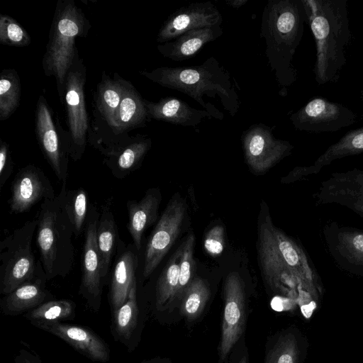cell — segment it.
Returning <instances> with one entry per match:
<instances>
[{
	"mask_svg": "<svg viewBox=\"0 0 363 363\" xmlns=\"http://www.w3.org/2000/svg\"><path fill=\"white\" fill-rule=\"evenodd\" d=\"M182 244L170 257L160 273L155 287L152 303L153 312L157 315L171 311L180 301L179 264Z\"/></svg>",
	"mask_w": 363,
	"mask_h": 363,
	"instance_id": "28",
	"label": "cell"
},
{
	"mask_svg": "<svg viewBox=\"0 0 363 363\" xmlns=\"http://www.w3.org/2000/svg\"><path fill=\"white\" fill-rule=\"evenodd\" d=\"M209 297L210 289L206 281L195 277L180 299L181 314L188 321L195 320L203 313Z\"/></svg>",
	"mask_w": 363,
	"mask_h": 363,
	"instance_id": "33",
	"label": "cell"
},
{
	"mask_svg": "<svg viewBox=\"0 0 363 363\" xmlns=\"http://www.w3.org/2000/svg\"><path fill=\"white\" fill-rule=\"evenodd\" d=\"M232 363H248V354L247 351H245L242 354L238 357H233Z\"/></svg>",
	"mask_w": 363,
	"mask_h": 363,
	"instance_id": "43",
	"label": "cell"
},
{
	"mask_svg": "<svg viewBox=\"0 0 363 363\" xmlns=\"http://www.w3.org/2000/svg\"><path fill=\"white\" fill-rule=\"evenodd\" d=\"M36 276L23 283L0 300V309L5 315L24 314L40 304L54 298L46 286L48 281L42 264L38 261Z\"/></svg>",
	"mask_w": 363,
	"mask_h": 363,
	"instance_id": "22",
	"label": "cell"
},
{
	"mask_svg": "<svg viewBox=\"0 0 363 363\" xmlns=\"http://www.w3.org/2000/svg\"><path fill=\"white\" fill-rule=\"evenodd\" d=\"M143 318L138 300L136 282L125 303L111 314L112 337L116 342L125 347L128 352H133L140 342Z\"/></svg>",
	"mask_w": 363,
	"mask_h": 363,
	"instance_id": "21",
	"label": "cell"
},
{
	"mask_svg": "<svg viewBox=\"0 0 363 363\" xmlns=\"http://www.w3.org/2000/svg\"><path fill=\"white\" fill-rule=\"evenodd\" d=\"M151 146L150 137L137 134L118 153L104 157L103 163L114 177L123 179L140 167Z\"/></svg>",
	"mask_w": 363,
	"mask_h": 363,
	"instance_id": "30",
	"label": "cell"
},
{
	"mask_svg": "<svg viewBox=\"0 0 363 363\" xmlns=\"http://www.w3.org/2000/svg\"><path fill=\"white\" fill-rule=\"evenodd\" d=\"M301 1L315 43V80L318 85L337 82L352 40L347 0Z\"/></svg>",
	"mask_w": 363,
	"mask_h": 363,
	"instance_id": "3",
	"label": "cell"
},
{
	"mask_svg": "<svg viewBox=\"0 0 363 363\" xmlns=\"http://www.w3.org/2000/svg\"><path fill=\"white\" fill-rule=\"evenodd\" d=\"M138 363H167V362L164 359L156 357V358H152L150 359H146V360L142 361Z\"/></svg>",
	"mask_w": 363,
	"mask_h": 363,
	"instance_id": "44",
	"label": "cell"
},
{
	"mask_svg": "<svg viewBox=\"0 0 363 363\" xmlns=\"http://www.w3.org/2000/svg\"><path fill=\"white\" fill-rule=\"evenodd\" d=\"M248 0H226L225 3L230 7L238 9L244 6Z\"/></svg>",
	"mask_w": 363,
	"mask_h": 363,
	"instance_id": "42",
	"label": "cell"
},
{
	"mask_svg": "<svg viewBox=\"0 0 363 363\" xmlns=\"http://www.w3.org/2000/svg\"><path fill=\"white\" fill-rule=\"evenodd\" d=\"M295 129L312 133L336 132L358 121L357 115L342 104L315 97L289 118Z\"/></svg>",
	"mask_w": 363,
	"mask_h": 363,
	"instance_id": "11",
	"label": "cell"
},
{
	"mask_svg": "<svg viewBox=\"0 0 363 363\" xmlns=\"http://www.w3.org/2000/svg\"><path fill=\"white\" fill-rule=\"evenodd\" d=\"M126 82L118 73L111 77L104 71L94 94L93 115L107 123L112 130Z\"/></svg>",
	"mask_w": 363,
	"mask_h": 363,
	"instance_id": "27",
	"label": "cell"
},
{
	"mask_svg": "<svg viewBox=\"0 0 363 363\" xmlns=\"http://www.w3.org/2000/svg\"><path fill=\"white\" fill-rule=\"evenodd\" d=\"M87 203V194L84 188L67 189L65 206L76 237L85 228L89 211Z\"/></svg>",
	"mask_w": 363,
	"mask_h": 363,
	"instance_id": "36",
	"label": "cell"
},
{
	"mask_svg": "<svg viewBox=\"0 0 363 363\" xmlns=\"http://www.w3.org/2000/svg\"><path fill=\"white\" fill-rule=\"evenodd\" d=\"M55 196L44 172L34 164H28L18 170L12 182L9 208L13 213H25L40 201Z\"/></svg>",
	"mask_w": 363,
	"mask_h": 363,
	"instance_id": "17",
	"label": "cell"
},
{
	"mask_svg": "<svg viewBox=\"0 0 363 363\" xmlns=\"http://www.w3.org/2000/svg\"><path fill=\"white\" fill-rule=\"evenodd\" d=\"M14 363H43V362L35 352L21 347L14 357Z\"/></svg>",
	"mask_w": 363,
	"mask_h": 363,
	"instance_id": "41",
	"label": "cell"
},
{
	"mask_svg": "<svg viewBox=\"0 0 363 363\" xmlns=\"http://www.w3.org/2000/svg\"><path fill=\"white\" fill-rule=\"evenodd\" d=\"M86 67L77 50L67 72L62 104L66 113L69 157L77 162L86 150L88 143L89 120L85 101Z\"/></svg>",
	"mask_w": 363,
	"mask_h": 363,
	"instance_id": "8",
	"label": "cell"
},
{
	"mask_svg": "<svg viewBox=\"0 0 363 363\" xmlns=\"http://www.w3.org/2000/svg\"><path fill=\"white\" fill-rule=\"evenodd\" d=\"M13 170V162L9 144L1 139L0 143V190L10 178Z\"/></svg>",
	"mask_w": 363,
	"mask_h": 363,
	"instance_id": "40",
	"label": "cell"
},
{
	"mask_svg": "<svg viewBox=\"0 0 363 363\" xmlns=\"http://www.w3.org/2000/svg\"><path fill=\"white\" fill-rule=\"evenodd\" d=\"M31 324L60 338L94 362L106 363L110 360L108 345L89 328L63 322H33Z\"/></svg>",
	"mask_w": 363,
	"mask_h": 363,
	"instance_id": "19",
	"label": "cell"
},
{
	"mask_svg": "<svg viewBox=\"0 0 363 363\" xmlns=\"http://www.w3.org/2000/svg\"><path fill=\"white\" fill-rule=\"evenodd\" d=\"M35 133L41 152L57 179L66 183L69 176L68 135L43 95L36 102Z\"/></svg>",
	"mask_w": 363,
	"mask_h": 363,
	"instance_id": "9",
	"label": "cell"
},
{
	"mask_svg": "<svg viewBox=\"0 0 363 363\" xmlns=\"http://www.w3.org/2000/svg\"><path fill=\"white\" fill-rule=\"evenodd\" d=\"M257 255L264 279L284 295L305 294L318 299L322 284L303 248L276 227L268 206L262 203L258 218Z\"/></svg>",
	"mask_w": 363,
	"mask_h": 363,
	"instance_id": "1",
	"label": "cell"
},
{
	"mask_svg": "<svg viewBox=\"0 0 363 363\" xmlns=\"http://www.w3.org/2000/svg\"><path fill=\"white\" fill-rule=\"evenodd\" d=\"M223 33V28L219 25L194 29L173 40L159 44L157 49L163 57L182 62L193 57L204 45L214 41Z\"/></svg>",
	"mask_w": 363,
	"mask_h": 363,
	"instance_id": "25",
	"label": "cell"
},
{
	"mask_svg": "<svg viewBox=\"0 0 363 363\" xmlns=\"http://www.w3.org/2000/svg\"><path fill=\"white\" fill-rule=\"evenodd\" d=\"M21 82L14 69H4L0 76V120L14 113L20 104Z\"/></svg>",
	"mask_w": 363,
	"mask_h": 363,
	"instance_id": "34",
	"label": "cell"
},
{
	"mask_svg": "<svg viewBox=\"0 0 363 363\" xmlns=\"http://www.w3.org/2000/svg\"><path fill=\"white\" fill-rule=\"evenodd\" d=\"M306 15L301 0H269L262 15L260 36L271 71L283 88L293 85V59L302 40Z\"/></svg>",
	"mask_w": 363,
	"mask_h": 363,
	"instance_id": "4",
	"label": "cell"
},
{
	"mask_svg": "<svg viewBox=\"0 0 363 363\" xmlns=\"http://www.w3.org/2000/svg\"><path fill=\"white\" fill-rule=\"evenodd\" d=\"M300 347L294 333H281L267 347L264 363H299Z\"/></svg>",
	"mask_w": 363,
	"mask_h": 363,
	"instance_id": "35",
	"label": "cell"
},
{
	"mask_svg": "<svg viewBox=\"0 0 363 363\" xmlns=\"http://www.w3.org/2000/svg\"><path fill=\"white\" fill-rule=\"evenodd\" d=\"M222 22L221 13L211 1L191 3L168 16L160 28L156 41L160 44L164 43L187 31L220 26Z\"/></svg>",
	"mask_w": 363,
	"mask_h": 363,
	"instance_id": "18",
	"label": "cell"
},
{
	"mask_svg": "<svg viewBox=\"0 0 363 363\" xmlns=\"http://www.w3.org/2000/svg\"><path fill=\"white\" fill-rule=\"evenodd\" d=\"M182 244V255L179 264V298L196 277V262L194 258L195 235L192 232L188 233Z\"/></svg>",
	"mask_w": 363,
	"mask_h": 363,
	"instance_id": "37",
	"label": "cell"
},
{
	"mask_svg": "<svg viewBox=\"0 0 363 363\" xmlns=\"http://www.w3.org/2000/svg\"><path fill=\"white\" fill-rule=\"evenodd\" d=\"M140 74L166 88L184 93L198 102L213 118H224V114L203 97L218 99L223 108L235 116L240 108L238 83L231 74L214 57L202 64L185 67H160Z\"/></svg>",
	"mask_w": 363,
	"mask_h": 363,
	"instance_id": "2",
	"label": "cell"
},
{
	"mask_svg": "<svg viewBox=\"0 0 363 363\" xmlns=\"http://www.w3.org/2000/svg\"><path fill=\"white\" fill-rule=\"evenodd\" d=\"M245 160L255 174H265L294 149L289 141L277 139L263 123L250 125L242 135Z\"/></svg>",
	"mask_w": 363,
	"mask_h": 363,
	"instance_id": "13",
	"label": "cell"
},
{
	"mask_svg": "<svg viewBox=\"0 0 363 363\" xmlns=\"http://www.w3.org/2000/svg\"><path fill=\"white\" fill-rule=\"evenodd\" d=\"M67 182L55 198L44 200L36 216V243L46 279L65 277L72 269L74 228L68 215L65 198Z\"/></svg>",
	"mask_w": 363,
	"mask_h": 363,
	"instance_id": "5",
	"label": "cell"
},
{
	"mask_svg": "<svg viewBox=\"0 0 363 363\" xmlns=\"http://www.w3.org/2000/svg\"><path fill=\"white\" fill-rule=\"evenodd\" d=\"M161 201L160 189L150 188L140 201L129 200L126 203L128 215L127 228L138 252L141 249L145 230L157 219Z\"/></svg>",
	"mask_w": 363,
	"mask_h": 363,
	"instance_id": "26",
	"label": "cell"
},
{
	"mask_svg": "<svg viewBox=\"0 0 363 363\" xmlns=\"http://www.w3.org/2000/svg\"><path fill=\"white\" fill-rule=\"evenodd\" d=\"M37 225L36 217L27 220L1 241V294H9L36 276L38 264L31 244Z\"/></svg>",
	"mask_w": 363,
	"mask_h": 363,
	"instance_id": "7",
	"label": "cell"
},
{
	"mask_svg": "<svg viewBox=\"0 0 363 363\" xmlns=\"http://www.w3.org/2000/svg\"><path fill=\"white\" fill-rule=\"evenodd\" d=\"M23 316L30 323L73 320L76 316V304L69 299H52L26 312Z\"/></svg>",
	"mask_w": 363,
	"mask_h": 363,
	"instance_id": "32",
	"label": "cell"
},
{
	"mask_svg": "<svg viewBox=\"0 0 363 363\" xmlns=\"http://www.w3.org/2000/svg\"><path fill=\"white\" fill-rule=\"evenodd\" d=\"M96 240L101 258L102 277L106 284L111 260L116 254L119 240L117 225L111 210V198L101 208L96 228Z\"/></svg>",
	"mask_w": 363,
	"mask_h": 363,
	"instance_id": "31",
	"label": "cell"
},
{
	"mask_svg": "<svg viewBox=\"0 0 363 363\" xmlns=\"http://www.w3.org/2000/svg\"><path fill=\"white\" fill-rule=\"evenodd\" d=\"M0 43L12 47H26L31 43L28 33L15 19L0 14Z\"/></svg>",
	"mask_w": 363,
	"mask_h": 363,
	"instance_id": "38",
	"label": "cell"
},
{
	"mask_svg": "<svg viewBox=\"0 0 363 363\" xmlns=\"http://www.w3.org/2000/svg\"><path fill=\"white\" fill-rule=\"evenodd\" d=\"M144 99L127 80L121 101L117 111L113 131L117 136H126L129 131L146 125L149 121Z\"/></svg>",
	"mask_w": 363,
	"mask_h": 363,
	"instance_id": "29",
	"label": "cell"
},
{
	"mask_svg": "<svg viewBox=\"0 0 363 363\" xmlns=\"http://www.w3.org/2000/svg\"><path fill=\"white\" fill-rule=\"evenodd\" d=\"M246 322L245 284L239 273L226 277L223 286V313L218 346L219 362H223L240 339Z\"/></svg>",
	"mask_w": 363,
	"mask_h": 363,
	"instance_id": "12",
	"label": "cell"
},
{
	"mask_svg": "<svg viewBox=\"0 0 363 363\" xmlns=\"http://www.w3.org/2000/svg\"><path fill=\"white\" fill-rule=\"evenodd\" d=\"M362 153L363 126L346 133L337 142L330 145L313 164L294 167L281 179V182L284 184L295 182L307 176L318 174L334 160Z\"/></svg>",
	"mask_w": 363,
	"mask_h": 363,
	"instance_id": "23",
	"label": "cell"
},
{
	"mask_svg": "<svg viewBox=\"0 0 363 363\" xmlns=\"http://www.w3.org/2000/svg\"><path fill=\"white\" fill-rule=\"evenodd\" d=\"M187 215V205L179 194L169 201L148 240L143 275L149 277L178 238Z\"/></svg>",
	"mask_w": 363,
	"mask_h": 363,
	"instance_id": "10",
	"label": "cell"
},
{
	"mask_svg": "<svg viewBox=\"0 0 363 363\" xmlns=\"http://www.w3.org/2000/svg\"><path fill=\"white\" fill-rule=\"evenodd\" d=\"M134 245H125L123 240H118L108 294L111 314L125 303L131 288L137 282L138 257Z\"/></svg>",
	"mask_w": 363,
	"mask_h": 363,
	"instance_id": "20",
	"label": "cell"
},
{
	"mask_svg": "<svg viewBox=\"0 0 363 363\" xmlns=\"http://www.w3.org/2000/svg\"><path fill=\"white\" fill-rule=\"evenodd\" d=\"M316 205L337 203L363 218V170L333 172L314 195Z\"/></svg>",
	"mask_w": 363,
	"mask_h": 363,
	"instance_id": "16",
	"label": "cell"
},
{
	"mask_svg": "<svg viewBox=\"0 0 363 363\" xmlns=\"http://www.w3.org/2000/svg\"><path fill=\"white\" fill-rule=\"evenodd\" d=\"M90 28V22L74 0H58L42 67L46 77H54L61 103L65 96L67 74L78 50L76 39L85 38Z\"/></svg>",
	"mask_w": 363,
	"mask_h": 363,
	"instance_id": "6",
	"label": "cell"
},
{
	"mask_svg": "<svg viewBox=\"0 0 363 363\" xmlns=\"http://www.w3.org/2000/svg\"><path fill=\"white\" fill-rule=\"evenodd\" d=\"M100 213L95 206L88 211L83 246L82 267L79 294L94 312L100 310L105 285L96 240V228Z\"/></svg>",
	"mask_w": 363,
	"mask_h": 363,
	"instance_id": "14",
	"label": "cell"
},
{
	"mask_svg": "<svg viewBox=\"0 0 363 363\" xmlns=\"http://www.w3.org/2000/svg\"><path fill=\"white\" fill-rule=\"evenodd\" d=\"M149 119H155L182 126L196 128L206 117H212L204 109L191 107L185 101L172 96L158 101L144 99Z\"/></svg>",
	"mask_w": 363,
	"mask_h": 363,
	"instance_id": "24",
	"label": "cell"
},
{
	"mask_svg": "<svg viewBox=\"0 0 363 363\" xmlns=\"http://www.w3.org/2000/svg\"><path fill=\"white\" fill-rule=\"evenodd\" d=\"M359 97L363 102V89H361L359 91Z\"/></svg>",
	"mask_w": 363,
	"mask_h": 363,
	"instance_id": "45",
	"label": "cell"
},
{
	"mask_svg": "<svg viewBox=\"0 0 363 363\" xmlns=\"http://www.w3.org/2000/svg\"><path fill=\"white\" fill-rule=\"evenodd\" d=\"M323 235L336 265L363 277V230L331 222L325 225Z\"/></svg>",
	"mask_w": 363,
	"mask_h": 363,
	"instance_id": "15",
	"label": "cell"
},
{
	"mask_svg": "<svg viewBox=\"0 0 363 363\" xmlns=\"http://www.w3.org/2000/svg\"><path fill=\"white\" fill-rule=\"evenodd\" d=\"M206 252L213 257H218L225 248V229L221 225H216L206 234L203 240Z\"/></svg>",
	"mask_w": 363,
	"mask_h": 363,
	"instance_id": "39",
	"label": "cell"
}]
</instances>
